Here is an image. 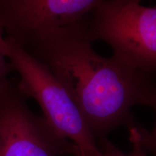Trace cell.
I'll return each mask as SVG.
<instances>
[{"label": "cell", "instance_id": "1", "mask_svg": "<svg viewBox=\"0 0 156 156\" xmlns=\"http://www.w3.org/2000/svg\"><path fill=\"white\" fill-rule=\"evenodd\" d=\"M87 21L48 33L23 49L50 69L100 138L137 125L132 108L149 106L155 85L150 75L98 54L86 36Z\"/></svg>", "mask_w": 156, "mask_h": 156}, {"label": "cell", "instance_id": "2", "mask_svg": "<svg viewBox=\"0 0 156 156\" xmlns=\"http://www.w3.org/2000/svg\"><path fill=\"white\" fill-rule=\"evenodd\" d=\"M0 52L20 75L17 88L32 98L55 131L77 147L80 156H102L95 136L63 85L50 69L0 30Z\"/></svg>", "mask_w": 156, "mask_h": 156}, {"label": "cell", "instance_id": "3", "mask_svg": "<svg viewBox=\"0 0 156 156\" xmlns=\"http://www.w3.org/2000/svg\"><path fill=\"white\" fill-rule=\"evenodd\" d=\"M90 41L106 42L116 59L151 75L156 73V7L136 0H100L87 21Z\"/></svg>", "mask_w": 156, "mask_h": 156}, {"label": "cell", "instance_id": "4", "mask_svg": "<svg viewBox=\"0 0 156 156\" xmlns=\"http://www.w3.org/2000/svg\"><path fill=\"white\" fill-rule=\"evenodd\" d=\"M80 156L44 116L29 108L25 97L7 78L0 83V156Z\"/></svg>", "mask_w": 156, "mask_h": 156}, {"label": "cell", "instance_id": "5", "mask_svg": "<svg viewBox=\"0 0 156 156\" xmlns=\"http://www.w3.org/2000/svg\"><path fill=\"white\" fill-rule=\"evenodd\" d=\"M100 0H0V28L23 48L48 33L84 22Z\"/></svg>", "mask_w": 156, "mask_h": 156}, {"label": "cell", "instance_id": "6", "mask_svg": "<svg viewBox=\"0 0 156 156\" xmlns=\"http://www.w3.org/2000/svg\"><path fill=\"white\" fill-rule=\"evenodd\" d=\"M149 106L155 110L156 114V85H155L152 91ZM140 132L142 147L146 152H151L156 156V122L151 132H147L140 126Z\"/></svg>", "mask_w": 156, "mask_h": 156}, {"label": "cell", "instance_id": "7", "mask_svg": "<svg viewBox=\"0 0 156 156\" xmlns=\"http://www.w3.org/2000/svg\"><path fill=\"white\" fill-rule=\"evenodd\" d=\"M129 140L132 144V156H147V152L144 149L141 142L139 126H135L129 129Z\"/></svg>", "mask_w": 156, "mask_h": 156}, {"label": "cell", "instance_id": "8", "mask_svg": "<svg viewBox=\"0 0 156 156\" xmlns=\"http://www.w3.org/2000/svg\"><path fill=\"white\" fill-rule=\"evenodd\" d=\"M99 148L102 156H132V153L126 154L113 145L106 136L99 138Z\"/></svg>", "mask_w": 156, "mask_h": 156}, {"label": "cell", "instance_id": "9", "mask_svg": "<svg viewBox=\"0 0 156 156\" xmlns=\"http://www.w3.org/2000/svg\"><path fill=\"white\" fill-rule=\"evenodd\" d=\"M0 30H2L1 28H0ZM12 69V67L8 60L0 52V83L4 79L7 78L6 76L9 73V72L11 71Z\"/></svg>", "mask_w": 156, "mask_h": 156}]
</instances>
